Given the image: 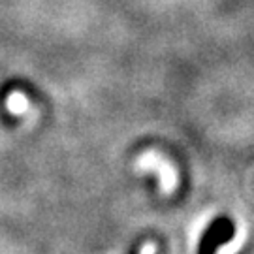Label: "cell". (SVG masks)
I'll list each match as a JSON object with an SVG mask.
<instances>
[{
    "label": "cell",
    "instance_id": "cell-1",
    "mask_svg": "<svg viewBox=\"0 0 254 254\" xmlns=\"http://www.w3.org/2000/svg\"><path fill=\"white\" fill-rule=\"evenodd\" d=\"M236 234V228L232 224V220L226 217L215 218L207 230L203 232L200 239V247H198V254H215L220 245L228 243Z\"/></svg>",
    "mask_w": 254,
    "mask_h": 254
},
{
    "label": "cell",
    "instance_id": "cell-2",
    "mask_svg": "<svg viewBox=\"0 0 254 254\" xmlns=\"http://www.w3.org/2000/svg\"><path fill=\"white\" fill-rule=\"evenodd\" d=\"M141 168H151V170H158V175H160V179H162V189L166 192H170L173 189V185H175V173H173L172 166L166 162L164 158L160 156H156V154H145L143 158H141V162H139Z\"/></svg>",
    "mask_w": 254,
    "mask_h": 254
}]
</instances>
